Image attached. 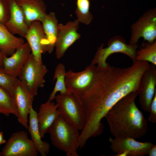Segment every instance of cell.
I'll use <instances>...</instances> for the list:
<instances>
[{
	"label": "cell",
	"instance_id": "obj_1",
	"mask_svg": "<svg viewBox=\"0 0 156 156\" xmlns=\"http://www.w3.org/2000/svg\"><path fill=\"white\" fill-rule=\"evenodd\" d=\"M121 68H98L94 81L82 95L78 96L84 110L85 125L94 131L102 129L101 122L109 111L120 100L138 90L141 77L148 68V62L135 60Z\"/></svg>",
	"mask_w": 156,
	"mask_h": 156
},
{
	"label": "cell",
	"instance_id": "obj_2",
	"mask_svg": "<svg viewBox=\"0 0 156 156\" xmlns=\"http://www.w3.org/2000/svg\"><path fill=\"white\" fill-rule=\"evenodd\" d=\"M137 91L123 97L109 111L105 116L114 138H140L148 130V124L142 112L136 105Z\"/></svg>",
	"mask_w": 156,
	"mask_h": 156
},
{
	"label": "cell",
	"instance_id": "obj_3",
	"mask_svg": "<svg viewBox=\"0 0 156 156\" xmlns=\"http://www.w3.org/2000/svg\"><path fill=\"white\" fill-rule=\"evenodd\" d=\"M79 131L60 115L48 132L52 144L56 148L64 152L67 156H79L77 151L79 148Z\"/></svg>",
	"mask_w": 156,
	"mask_h": 156
},
{
	"label": "cell",
	"instance_id": "obj_4",
	"mask_svg": "<svg viewBox=\"0 0 156 156\" xmlns=\"http://www.w3.org/2000/svg\"><path fill=\"white\" fill-rule=\"evenodd\" d=\"M55 99L58 105L60 114L68 123L82 131L85 126V116L78 97L68 92L56 95Z\"/></svg>",
	"mask_w": 156,
	"mask_h": 156
},
{
	"label": "cell",
	"instance_id": "obj_5",
	"mask_svg": "<svg viewBox=\"0 0 156 156\" xmlns=\"http://www.w3.org/2000/svg\"><path fill=\"white\" fill-rule=\"evenodd\" d=\"M104 45L102 43L97 48L91 63L97 64V68L108 66L109 64L106 62L107 58L112 54L116 53H123L128 56L133 61L135 60L138 45L127 44L124 38L121 36H114L109 40L107 47H104Z\"/></svg>",
	"mask_w": 156,
	"mask_h": 156
},
{
	"label": "cell",
	"instance_id": "obj_6",
	"mask_svg": "<svg viewBox=\"0 0 156 156\" xmlns=\"http://www.w3.org/2000/svg\"><path fill=\"white\" fill-rule=\"evenodd\" d=\"M48 72L46 66L43 64H39L31 53L18 78L35 97L38 89L44 87L46 81L45 77Z\"/></svg>",
	"mask_w": 156,
	"mask_h": 156
},
{
	"label": "cell",
	"instance_id": "obj_7",
	"mask_svg": "<svg viewBox=\"0 0 156 156\" xmlns=\"http://www.w3.org/2000/svg\"><path fill=\"white\" fill-rule=\"evenodd\" d=\"M151 43L156 39V8L149 9L131 26L129 44H137L139 39Z\"/></svg>",
	"mask_w": 156,
	"mask_h": 156
},
{
	"label": "cell",
	"instance_id": "obj_8",
	"mask_svg": "<svg viewBox=\"0 0 156 156\" xmlns=\"http://www.w3.org/2000/svg\"><path fill=\"white\" fill-rule=\"evenodd\" d=\"M38 153L27 133L21 131L11 135L0 152V156H37Z\"/></svg>",
	"mask_w": 156,
	"mask_h": 156
},
{
	"label": "cell",
	"instance_id": "obj_9",
	"mask_svg": "<svg viewBox=\"0 0 156 156\" xmlns=\"http://www.w3.org/2000/svg\"><path fill=\"white\" fill-rule=\"evenodd\" d=\"M97 71L96 66L90 64L83 71L75 72L69 70L66 72L65 82L68 91L78 96L82 95L92 84Z\"/></svg>",
	"mask_w": 156,
	"mask_h": 156
},
{
	"label": "cell",
	"instance_id": "obj_10",
	"mask_svg": "<svg viewBox=\"0 0 156 156\" xmlns=\"http://www.w3.org/2000/svg\"><path fill=\"white\" fill-rule=\"evenodd\" d=\"M110 148L115 156H143L147 155L154 144L151 142H141L130 138L110 137Z\"/></svg>",
	"mask_w": 156,
	"mask_h": 156
},
{
	"label": "cell",
	"instance_id": "obj_11",
	"mask_svg": "<svg viewBox=\"0 0 156 156\" xmlns=\"http://www.w3.org/2000/svg\"><path fill=\"white\" fill-rule=\"evenodd\" d=\"M12 96L15 101L19 117L18 122L27 129L28 127V116L32 106L34 97L24 83L18 78L14 86Z\"/></svg>",
	"mask_w": 156,
	"mask_h": 156
},
{
	"label": "cell",
	"instance_id": "obj_12",
	"mask_svg": "<svg viewBox=\"0 0 156 156\" xmlns=\"http://www.w3.org/2000/svg\"><path fill=\"white\" fill-rule=\"evenodd\" d=\"M79 22L77 19L70 21L66 24H58V30L55 47V55L57 59L64 55L67 49L77 40L81 35L77 32Z\"/></svg>",
	"mask_w": 156,
	"mask_h": 156
},
{
	"label": "cell",
	"instance_id": "obj_13",
	"mask_svg": "<svg viewBox=\"0 0 156 156\" xmlns=\"http://www.w3.org/2000/svg\"><path fill=\"white\" fill-rule=\"evenodd\" d=\"M24 38L29 45L35 60L39 64H43L42 54L48 52L49 44L41 22H33Z\"/></svg>",
	"mask_w": 156,
	"mask_h": 156
},
{
	"label": "cell",
	"instance_id": "obj_14",
	"mask_svg": "<svg viewBox=\"0 0 156 156\" xmlns=\"http://www.w3.org/2000/svg\"><path fill=\"white\" fill-rule=\"evenodd\" d=\"M156 66L151 64L143 74L137 91L141 107L148 112L149 107L156 92Z\"/></svg>",
	"mask_w": 156,
	"mask_h": 156
},
{
	"label": "cell",
	"instance_id": "obj_15",
	"mask_svg": "<svg viewBox=\"0 0 156 156\" xmlns=\"http://www.w3.org/2000/svg\"><path fill=\"white\" fill-rule=\"evenodd\" d=\"M31 53L30 47L25 42L10 57L5 56L3 61L4 70L14 77L18 78Z\"/></svg>",
	"mask_w": 156,
	"mask_h": 156
},
{
	"label": "cell",
	"instance_id": "obj_16",
	"mask_svg": "<svg viewBox=\"0 0 156 156\" xmlns=\"http://www.w3.org/2000/svg\"><path fill=\"white\" fill-rule=\"evenodd\" d=\"M10 18L5 25L12 34L24 38L31 25L27 21L23 11L15 0H10Z\"/></svg>",
	"mask_w": 156,
	"mask_h": 156
},
{
	"label": "cell",
	"instance_id": "obj_17",
	"mask_svg": "<svg viewBox=\"0 0 156 156\" xmlns=\"http://www.w3.org/2000/svg\"><path fill=\"white\" fill-rule=\"evenodd\" d=\"M57 103L49 100L40 105L37 113V119L42 138L60 115Z\"/></svg>",
	"mask_w": 156,
	"mask_h": 156
},
{
	"label": "cell",
	"instance_id": "obj_18",
	"mask_svg": "<svg viewBox=\"0 0 156 156\" xmlns=\"http://www.w3.org/2000/svg\"><path fill=\"white\" fill-rule=\"evenodd\" d=\"M30 25L33 22H41L47 13L46 5L43 0H15Z\"/></svg>",
	"mask_w": 156,
	"mask_h": 156
},
{
	"label": "cell",
	"instance_id": "obj_19",
	"mask_svg": "<svg viewBox=\"0 0 156 156\" xmlns=\"http://www.w3.org/2000/svg\"><path fill=\"white\" fill-rule=\"evenodd\" d=\"M37 113L32 106L29 114V124L27 129L30 135L31 139L38 153L41 156H47L49 152L50 145L47 142L42 140L37 119Z\"/></svg>",
	"mask_w": 156,
	"mask_h": 156
},
{
	"label": "cell",
	"instance_id": "obj_20",
	"mask_svg": "<svg viewBox=\"0 0 156 156\" xmlns=\"http://www.w3.org/2000/svg\"><path fill=\"white\" fill-rule=\"evenodd\" d=\"M25 42L22 37L12 34L5 25L0 23V51L7 56L12 54Z\"/></svg>",
	"mask_w": 156,
	"mask_h": 156
},
{
	"label": "cell",
	"instance_id": "obj_21",
	"mask_svg": "<svg viewBox=\"0 0 156 156\" xmlns=\"http://www.w3.org/2000/svg\"><path fill=\"white\" fill-rule=\"evenodd\" d=\"M41 23L48 42L47 53H51L55 47L58 30V23L55 13L47 14Z\"/></svg>",
	"mask_w": 156,
	"mask_h": 156
},
{
	"label": "cell",
	"instance_id": "obj_22",
	"mask_svg": "<svg viewBox=\"0 0 156 156\" xmlns=\"http://www.w3.org/2000/svg\"><path fill=\"white\" fill-rule=\"evenodd\" d=\"M66 73L65 67L62 63L58 64L56 67L53 77V81L55 80L56 83L48 100L52 101L55 99L58 92H60L61 94H65L68 92L65 85Z\"/></svg>",
	"mask_w": 156,
	"mask_h": 156
},
{
	"label": "cell",
	"instance_id": "obj_23",
	"mask_svg": "<svg viewBox=\"0 0 156 156\" xmlns=\"http://www.w3.org/2000/svg\"><path fill=\"white\" fill-rule=\"evenodd\" d=\"M0 113L8 116L10 114L14 115L17 118L19 114L12 95L4 89L0 87Z\"/></svg>",
	"mask_w": 156,
	"mask_h": 156
},
{
	"label": "cell",
	"instance_id": "obj_24",
	"mask_svg": "<svg viewBox=\"0 0 156 156\" xmlns=\"http://www.w3.org/2000/svg\"><path fill=\"white\" fill-rule=\"evenodd\" d=\"M142 46L136 51L135 60L150 62L156 66V40L151 43L144 42Z\"/></svg>",
	"mask_w": 156,
	"mask_h": 156
},
{
	"label": "cell",
	"instance_id": "obj_25",
	"mask_svg": "<svg viewBox=\"0 0 156 156\" xmlns=\"http://www.w3.org/2000/svg\"><path fill=\"white\" fill-rule=\"evenodd\" d=\"M89 0H77L75 13L79 23L86 25L90 24L93 19V15L90 11Z\"/></svg>",
	"mask_w": 156,
	"mask_h": 156
},
{
	"label": "cell",
	"instance_id": "obj_26",
	"mask_svg": "<svg viewBox=\"0 0 156 156\" xmlns=\"http://www.w3.org/2000/svg\"><path fill=\"white\" fill-rule=\"evenodd\" d=\"M17 78L7 73L3 67L0 66V87L7 91L12 95Z\"/></svg>",
	"mask_w": 156,
	"mask_h": 156
},
{
	"label": "cell",
	"instance_id": "obj_27",
	"mask_svg": "<svg viewBox=\"0 0 156 156\" xmlns=\"http://www.w3.org/2000/svg\"><path fill=\"white\" fill-rule=\"evenodd\" d=\"M10 0H0V23L5 25L10 14Z\"/></svg>",
	"mask_w": 156,
	"mask_h": 156
},
{
	"label": "cell",
	"instance_id": "obj_28",
	"mask_svg": "<svg viewBox=\"0 0 156 156\" xmlns=\"http://www.w3.org/2000/svg\"><path fill=\"white\" fill-rule=\"evenodd\" d=\"M148 112V121L153 123L156 122V92L151 103Z\"/></svg>",
	"mask_w": 156,
	"mask_h": 156
},
{
	"label": "cell",
	"instance_id": "obj_29",
	"mask_svg": "<svg viewBox=\"0 0 156 156\" xmlns=\"http://www.w3.org/2000/svg\"><path fill=\"white\" fill-rule=\"evenodd\" d=\"M148 155L149 156H156V145H154L149 149Z\"/></svg>",
	"mask_w": 156,
	"mask_h": 156
},
{
	"label": "cell",
	"instance_id": "obj_30",
	"mask_svg": "<svg viewBox=\"0 0 156 156\" xmlns=\"http://www.w3.org/2000/svg\"><path fill=\"white\" fill-rule=\"evenodd\" d=\"M6 141L4 139L3 132L0 131V146L5 143Z\"/></svg>",
	"mask_w": 156,
	"mask_h": 156
},
{
	"label": "cell",
	"instance_id": "obj_31",
	"mask_svg": "<svg viewBox=\"0 0 156 156\" xmlns=\"http://www.w3.org/2000/svg\"><path fill=\"white\" fill-rule=\"evenodd\" d=\"M6 56V55L4 53L0 51V66H3V61Z\"/></svg>",
	"mask_w": 156,
	"mask_h": 156
}]
</instances>
